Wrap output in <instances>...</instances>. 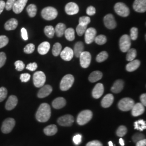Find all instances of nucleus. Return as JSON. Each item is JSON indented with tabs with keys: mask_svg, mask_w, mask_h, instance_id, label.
<instances>
[{
	"mask_svg": "<svg viewBox=\"0 0 146 146\" xmlns=\"http://www.w3.org/2000/svg\"><path fill=\"white\" fill-rule=\"evenodd\" d=\"M15 125V121L13 118L6 119L2 123L1 131L3 133L8 134L11 133Z\"/></svg>",
	"mask_w": 146,
	"mask_h": 146,
	"instance_id": "9",
	"label": "nucleus"
},
{
	"mask_svg": "<svg viewBox=\"0 0 146 146\" xmlns=\"http://www.w3.org/2000/svg\"><path fill=\"white\" fill-rule=\"evenodd\" d=\"M96 31L94 28H87L84 33V40L87 44H91L94 41V39L96 35Z\"/></svg>",
	"mask_w": 146,
	"mask_h": 146,
	"instance_id": "11",
	"label": "nucleus"
},
{
	"mask_svg": "<svg viewBox=\"0 0 146 146\" xmlns=\"http://www.w3.org/2000/svg\"><path fill=\"white\" fill-rule=\"evenodd\" d=\"M127 132V129L125 125H121L116 131V134L119 137H123L125 135Z\"/></svg>",
	"mask_w": 146,
	"mask_h": 146,
	"instance_id": "40",
	"label": "nucleus"
},
{
	"mask_svg": "<svg viewBox=\"0 0 146 146\" xmlns=\"http://www.w3.org/2000/svg\"><path fill=\"white\" fill-rule=\"evenodd\" d=\"M132 40L135 41L138 37V29L136 27H133L131 29V35L129 36Z\"/></svg>",
	"mask_w": 146,
	"mask_h": 146,
	"instance_id": "44",
	"label": "nucleus"
},
{
	"mask_svg": "<svg viewBox=\"0 0 146 146\" xmlns=\"http://www.w3.org/2000/svg\"><path fill=\"white\" fill-rule=\"evenodd\" d=\"M87 29V26H82V25L78 24V26L76 28V33L78 36H82L84 34Z\"/></svg>",
	"mask_w": 146,
	"mask_h": 146,
	"instance_id": "42",
	"label": "nucleus"
},
{
	"mask_svg": "<svg viewBox=\"0 0 146 146\" xmlns=\"http://www.w3.org/2000/svg\"><path fill=\"white\" fill-rule=\"evenodd\" d=\"M94 41L99 45H103L107 42V38L104 35H100L95 37Z\"/></svg>",
	"mask_w": 146,
	"mask_h": 146,
	"instance_id": "39",
	"label": "nucleus"
},
{
	"mask_svg": "<svg viewBox=\"0 0 146 146\" xmlns=\"http://www.w3.org/2000/svg\"><path fill=\"white\" fill-rule=\"evenodd\" d=\"M81 66L84 68L88 67L91 62V54L88 52H83L80 56Z\"/></svg>",
	"mask_w": 146,
	"mask_h": 146,
	"instance_id": "10",
	"label": "nucleus"
},
{
	"mask_svg": "<svg viewBox=\"0 0 146 146\" xmlns=\"http://www.w3.org/2000/svg\"><path fill=\"white\" fill-rule=\"evenodd\" d=\"M131 38L128 35H123L121 37L119 41L120 50L122 52H127L131 47Z\"/></svg>",
	"mask_w": 146,
	"mask_h": 146,
	"instance_id": "8",
	"label": "nucleus"
},
{
	"mask_svg": "<svg viewBox=\"0 0 146 146\" xmlns=\"http://www.w3.org/2000/svg\"><path fill=\"white\" fill-rule=\"evenodd\" d=\"M16 0H7L5 3V8L7 11H11L13 9V7Z\"/></svg>",
	"mask_w": 146,
	"mask_h": 146,
	"instance_id": "48",
	"label": "nucleus"
},
{
	"mask_svg": "<svg viewBox=\"0 0 146 146\" xmlns=\"http://www.w3.org/2000/svg\"><path fill=\"white\" fill-rule=\"evenodd\" d=\"M78 22L81 25L87 26V25L90 22V19L88 16H82L79 19Z\"/></svg>",
	"mask_w": 146,
	"mask_h": 146,
	"instance_id": "41",
	"label": "nucleus"
},
{
	"mask_svg": "<svg viewBox=\"0 0 146 146\" xmlns=\"http://www.w3.org/2000/svg\"><path fill=\"white\" fill-rule=\"evenodd\" d=\"M102 76H103L102 73H101L100 71L99 70L94 71L89 76V81L92 83L96 82V81H98L100 80H101L102 78Z\"/></svg>",
	"mask_w": 146,
	"mask_h": 146,
	"instance_id": "27",
	"label": "nucleus"
},
{
	"mask_svg": "<svg viewBox=\"0 0 146 146\" xmlns=\"http://www.w3.org/2000/svg\"><path fill=\"white\" fill-rule=\"evenodd\" d=\"M73 140L76 145H78L82 141V135L81 134H76L74 136Z\"/></svg>",
	"mask_w": 146,
	"mask_h": 146,
	"instance_id": "52",
	"label": "nucleus"
},
{
	"mask_svg": "<svg viewBox=\"0 0 146 146\" xmlns=\"http://www.w3.org/2000/svg\"><path fill=\"white\" fill-rule=\"evenodd\" d=\"M18 26V21L15 19H11L7 21L5 25V28L7 31L14 30Z\"/></svg>",
	"mask_w": 146,
	"mask_h": 146,
	"instance_id": "28",
	"label": "nucleus"
},
{
	"mask_svg": "<svg viewBox=\"0 0 146 146\" xmlns=\"http://www.w3.org/2000/svg\"><path fill=\"white\" fill-rule=\"evenodd\" d=\"M74 82V78L71 74H67L63 76L60 82V89L62 91H67L70 88Z\"/></svg>",
	"mask_w": 146,
	"mask_h": 146,
	"instance_id": "4",
	"label": "nucleus"
},
{
	"mask_svg": "<svg viewBox=\"0 0 146 146\" xmlns=\"http://www.w3.org/2000/svg\"><path fill=\"white\" fill-rule=\"evenodd\" d=\"M119 143L121 146H125V141L122 138H120L119 140Z\"/></svg>",
	"mask_w": 146,
	"mask_h": 146,
	"instance_id": "60",
	"label": "nucleus"
},
{
	"mask_svg": "<svg viewBox=\"0 0 146 146\" xmlns=\"http://www.w3.org/2000/svg\"><path fill=\"white\" fill-rule=\"evenodd\" d=\"M46 80V75L42 71H38L34 73L33 75V82L37 88H40L44 86Z\"/></svg>",
	"mask_w": 146,
	"mask_h": 146,
	"instance_id": "6",
	"label": "nucleus"
},
{
	"mask_svg": "<svg viewBox=\"0 0 146 146\" xmlns=\"http://www.w3.org/2000/svg\"><path fill=\"white\" fill-rule=\"evenodd\" d=\"M140 101L141 103L145 107L146 106V94H142L140 96Z\"/></svg>",
	"mask_w": 146,
	"mask_h": 146,
	"instance_id": "57",
	"label": "nucleus"
},
{
	"mask_svg": "<svg viewBox=\"0 0 146 146\" xmlns=\"http://www.w3.org/2000/svg\"><path fill=\"white\" fill-rule=\"evenodd\" d=\"M135 102L132 99L129 98H125L119 101L118 107L121 110L127 111L131 110Z\"/></svg>",
	"mask_w": 146,
	"mask_h": 146,
	"instance_id": "5",
	"label": "nucleus"
},
{
	"mask_svg": "<svg viewBox=\"0 0 146 146\" xmlns=\"http://www.w3.org/2000/svg\"><path fill=\"white\" fill-rule=\"evenodd\" d=\"M58 11L52 7H47L41 11L42 17L46 20L51 21L58 16Z\"/></svg>",
	"mask_w": 146,
	"mask_h": 146,
	"instance_id": "2",
	"label": "nucleus"
},
{
	"mask_svg": "<svg viewBox=\"0 0 146 146\" xmlns=\"http://www.w3.org/2000/svg\"><path fill=\"white\" fill-rule=\"evenodd\" d=\"M64 34L65 35L66 38L69 41H72L74 40L75 38V31L72 28H69L66 29Z\"/></svg>",
	"mask_w": 146,
	"mask_h": 146,
	"instance_id": "32",
	"label": "nucleus"
},
{
	"mask_svg": "<svg viewBox=\"0 0 146 146\" xmlns=\"http://www.w3.org/2000/svg\"><path fill=\"white\" fill-rule=\"evenodd\" d=\"M8 91L5 87L0 88V102H2L7 96Z\"/></svg>",
	"mask_w": 146,
	"mask_h": 146,
	"instance_id": "45",
	"label": "nucleus"
},
{
	"mask_svg": "<svg viewBox=\"0 0 146 146\" xmlns=\"http://www.w3.org/2000/svg\"><path fill=\"white\" fill-rule=\"evenodd\" d=\"M124 87V82L122 80H117L113 84L111 88V91L114 93H119Z\"/></svg>",
	"mask_w": 146,
	"mask_h": 146,
	"instance_id": "23",
	"label": "nucleus"
},
{
	"mask_svg": "<svg viewBox=\"0 0 146 146\" xmlns=\"http://www.w3.org/2000/svg\"><path fill=\"white\" fill-rule=\"evenodd\" d=\"M126 55V60L128 61H131L135 60L136 57V50L134 48H130L127 52Z\"/></svg>",
	"mask_w": 146,
	"mask_h": 146,
	"instance_id": "35",
	"label": "nucleus"
},
{
	"mask_svg": "<svg viewBox=\"0 0 146 146\" xmlns=\"http://www.w3.org/2000/svg\"><path fill=\"white\" fill-rule=\"evenodd\" d=\"M145 136L141 133H136L134 135L132 136V139L134 142H137L142 139H144Z\"/></svg>",
	"mask_w": 146,
	"mask_h": 146,
	"instance_id": "49",
	"label": "nucleus"
},
{
	"mask_svg": "<svg viewBox=\"0 0 146 146\" xmlns=\"http://www.w3.org/2000/svg\"><path fill=\"white\" fill-rule=\"evenodd\" d=\"M108 144H109V146H113V143H112L111 141H110V142H108Z\"/></svg>",
	"mask_w": 146,
	"mask_h": 146,
	"instance_id": "61",
	"label": "nucleus"
},
{
	"mask_svg": "<svg viewBox=\"0 0 146 146\" xmlns=\"http://www.w3.org/2000/svg\"><path fill=\"white\" fill-rule=\"evenodd\" d=\"M44 32L48 37L51 38L54 36L55 29L52 26H47L44 28Z\"/></svg>",
	"mask_w": 146,
	"mask_h": 146,
	"instance_id": "36",
	"label": "nucleus"
},
{
	"mask_svg": "<svg viewBox=\"0 0 146 146\" xmlns=\"http://www.w3.org/2000/svg\"><path fill=\"white\" fill-rule=\"evenodd\" d=\"M21 36L22 38L25 40L27 41L28 39V33L26 29L25 28H22L21 29Z\"/></svg>",
	"mask_w": 146,
	"mask_h": 146,
	"instance_id": "56",
	"label": "nucleus"
},
{
	"mask_svg": "<svg viewBox=\"0 0 146 146\" xmlns=\"http://www.w3.org/2000/svg\"><path fill=\"white\" fill-rule=\"evenodd\" d=\"M34 50H35V46L33 43L27 44L24 48V52L28 54L33 53L34 52Z\"/></svg>",
	"mask_w": 146,
	"mask_h": 146,
	"instance_id": "43",
	"label": "nucleus"
},
{
	"mask_svg": "<svg viewBox=\"0 0 146 146\" xmlns=\"http://www.w3.org/2000/svg\"><path fill=\"white\" fill-rule=\"evenodd\" d=\"M31 78V75L28 73H23L20 75V80L22 82H27Z\"/></svg>",
	"mask_w": 146,
	"mask_h": 146,
	"instance_id": "50",
	"label": "nucleus"
},
{
	"mask_svg": "<svg viewBox=\"0 0 146 146\" xmlns=\"http://www.w3.org/2000/svg\"><path fill=\"white\" fill-rule=\"evenodd\" d=\"M133 9L138 13L146 12V0H135L133 3Z\"/></svg>",
	"mask_w": 146,
	"mask_h": 146,
	"instance_id": "15",
	"label": "nucleus"
},
{
	"mask_svg": "<svg viewBox=\"0 0 146 146\" xmlns=\"http://www.w3.org/2000/svg\"><path fill=\"white\" fill-rule=\"evenodd\" d=\"M134 128L135 129L138 131H142L146 129V121L143 120H139L134 122Z\"/></svg>",
	"mask_w": 146,
	"mask_h": 146,
	"instance_id": "33",
	"label": "nucleus"
},
{
	"mask_svg": "<svg viewBox=\"0 0 146 146\" xmlns=\"http://www.w3.org/2000/svg\"><path fill=\"white\" fill-rule=\"evenodd\" d=\"M140 66V61L138 60H134L128 63L125 67L127 71L132 72L136 70Z\"/></svg>",
	"mask_w": 146,
	"mask_h": 146,
	"instance_id": "25",
	"label": "nucleus"
},
{
	"mask_svg": "<svg viewBox=\"0 0 146 146\" xmlns=\"http://www.w3.org/2000/svg\"><path fill=\"white\" fill-rule=\"evenodd\" d=\"M16 69L17 71H22L25 68V64L22 61H17L15 62Z\"/></svg>",
	"mask_w": 146,
	"mask_h": 146,
	"instance_id": "47",
	"label": "nucleus"
},
{
	"mask_svg": "<svg viewBox=\"0 0 146 146\" xmlns=\"http://www.w3.org/2000/svg\"><path fill=\"white\" fill-rule=\"evenodd\" d=\"M60 55L61 56V58H62L63 60L66 61H69L73 58L74 56V52L72 48L66 47L61 51Z\"/></svg>",
	"mask_w": 146,
	"mask_h": 146,
	"instance_id": "17",
	"label": "nucleus"
},
{
	"mask_svg": "<svg viewBox=\"0 0 146 146\" xmlns=\"http://www.w3.org/2000/svg\"><path fill=\"white\" fill-rule=\"evenodd\" d=\"M93 117V113L90 110L81 111L77 117V122L79 125H83L89 122Z\"/></svg>",
	"mask_w": 146,
	"mask_h": 146,
	"instance_id": "3",
	"label": "nucleus"
},
{
	"mask_svg": "<svg viewBox=\"0 0 146 146\" xmlns=\"http://www.w3.org/2000/svg\"><path fill=\"white\" fill-rule=\"evenodd\" d=\"M62 51V46L60 43H56L53 46L52 49V53L54 56H58L60 54Z\"/></svg>",
	"mask_w": 146,
	"mask_h": 146,
	"instance_id": "37",
	"label": "nucleus"
},
{
	"mask_svg": "<svg viewBox=\"0 0 146 146\" xmlns=\"http://www.w3.org/2000/svg\"><path fill=\"white\" fill-rule=\"evenodd\" d=\"M5 2L2 0H0V14L2 13L5 8Z\"/></svg>",
	"mask_w": 146,
	"mask_h": 146,
	"instance_id": "59",
	"label": "nucleus"
},
{
	"mask_svg": "<svg viewBox=\"0 0 146 146\" xmlns=\"http://www.w3.org/2000/svg\"><path fill=\"white\" fill-rule=\"evenodd\" d=\"M104 93V86L103 84H96L92 91V96L94 99H99Z\"/></svg>",
	"mask_w": 146,
	"mask_h": 146,
	"instance_id": "19",
	"label": "nucleus"
},
{
	"mask_svg": "<svg viewBox=\"0 0 146 146\" xmlns=\"http://www.w3.org/2000/svg\"><path fill=\"white\" fill-rule=\"evenodd\" d=\"M9 39L5 35L0 36V48L5 47L8 43Z\"/></svg>",
	"mask_w": 146,
	"mask_h": 146,
	"instance_id": "46",
	"label": "nucleus"
},
{
	"mask_svg": "<svg viewBox=\"0 0 146 146\" xmlns=\"http://www.w3.org/2000/svg\"><path fill=\"white\" fill-rule=\"evenodd\" d=\"M114 100V98L112 94H107L101 101V106L104 108H108L113 104Z\"/></svg>",
	"mask_w": 146,
	"mask_h": 146,
	"instance_id": "22",
	"label": "nucleus"
},
{
	"mask_svg": "<svg viewBox=\"0 0 146 146\" xmlns=\"http://www.w3.org/2000/svg\"><path fill=\"white\" fill-rule=\"evenodd\" d=\"M18 103V99L15 95H11L5 104V109L7 110H11L14 109Z\"/></svg>",
	"mask_w": 146,
	"mask_h": 146,
	"instance_id": "21",
	"label": "nucleus"
},
{
	"mask_svg": "<svg viewBox=\"0 0 146 146\" xmlns=\"http://www.w3.org/2000/svg\"><path fill=\"white\" fill-rule=\"evenodd\" d=\"M104 26L110 29H114L117 26L114 16L111 14H108L104 18Z\"/></svg>",
	"mask_w": 146,
	"mask_h": 146,
	"instance_id": "12",
	"label": "nucleus"
},
{
	"mask_svg": "<svg viewBox=\"0 0 146 146\" xmlns=\"http://www.w3.org/2000/svg\"><path fill=\"white\" fill-rule=\"evenodd\" d=\"M84 43L81 41L78 42L74 47V55H75L76 58H79L81 54L84 52Z\"/></svg>",
	"mask_w": 146,
	"mask_h": 146,
	"instance_id": "29",
	"label": "nucleus"
},
{
	"mask_svg": "<svg viewBox=\"0 0 146 146\" xmlns=\"http://www.w3.org/2000/svg\"><path fill=\"white\" fill-rule=\"evenodd\" d=\"M52 88L50 85H44L40 89L37 93V96L39 98H44L51 94L52 92Z\"/></svg>",
	"mask_w": 146,
	"mask_h": 146,
	"instance_id": "18",
	"label": "nucleus"
},
{
	"mask_svg": "<svg viewBox=\"0 0 146 146\" xmlns=\"http://www.w3.org/2000/svg\"><path fill=\"white\" fill-rule=\"evenodd\" d=\"M145 106L141 103L135 104L131 109V114L133 116H139L142 115L145 111Z\"/></svg>",
	"mask_w": 146,
	"mask_h": 146,
	"instance_id": "20",
	"label": "nucleus"
},
{
	"mask_svg": "<svg viewBox=\"0 0 146 146\" xmlns=\"http://www.w3.org/2000/svg\"><path fill=\"white\" fill-rule=\"evenodd\" d=\"M86 146H103L102 143L98 140L90 141L86 145Z\"/></svg>",
	"mask_w": 146,
	"mask_h": 146,
	"instance_id": "55",
	"label": "nucleus"
},
{
	"mask_svg": "<svg viewBox=\"0 0 146 146\" xmlns=\"http://www.w3.org/2000/svg\"><path fill=\"white\" fill-rule=\"evenodd\" d=\"M43 131L46 135H54L58 132V128L55 125H50L44 128Z\"/></svg>",
	"mask_w": 146,
	"mask_h": 146,
	"instance_id": "30",
	"label": "nucleus"
},
{
	"mask_svg": "<svg viewBox=\"0 0 146 146\" xmlns=\"http://www.w3.org/2000/svg\"><path fill=\"white\" fill-rule=\"evenodd\" d=\"M28 0H16L13 7V11L15 14H20L24 9Z\"/></svg>",
	"mask_w": 146,
	"mask_h": 146,
	"instance_id": "16",
	"label": "nucleus"
},
{
	"mask_svg": "<svg viewBox=\"0 0 146 146\" xmlns=\"http://www.w3.org/2000/svg\"><path fill=\"white\" fill-rule=\"evenodd\" d=\"M37 68V64L36 62L31 63H29L27 66L26 69L28 70H29L31 71H35L36 70Z\"/></svg>",
	"mask_w": 146,
	"mask_h": 146,
	"instance_id": "53",
	"label": "nucleus"
},
{
	"mask_svg": "<svg viewBox=\"0 0 146 146\" xmlns=\"http://www.w3.org/2000/svg\"><path fill=\"white\" fill-rule=\"evenodd\" d=\"M37 11L36 6L34 4L29 5L27 8V11L31 17H34L36 16Z\"/></svg>",
	"mask_w": 146,
	"mask_h": 146,
	"instance_id": "34",
	"label": "nucleus"
},
{
	"mask_svg": "<svg viewBox=\"0 0 146 146\" xmlns=\"http://www.w3.org/2000/svg\"><path fill=\"white\" fill-rule=\"evenodd\" d=\"M65 11L69 15H74L79 11L78 5L74 2H69L65 7Z\"/></svg>",
	"mask_w": 146,
	"mask_h": 146,
	"instance_id": "14",
	"label": "nucleus"
},
{
	"mask_svg": "<svg viewBox=\"0 0 146 146\" xmlns=\"http://www.w3.org/2000/svg\"><path fill=\"white\" fill-rule=\"evenodd\" d=\"M86 13L89 16L94 15L96 13V9L93 6H89L86 10Z\"/></svg>",
	"mask_w": 146,
	"mask_h": 146,
	"instance_id": "54",
	"label": "nucleus"
},
{
	"mask_svg": "<svg viewBox=\"0 0 146 146\" xmlns=\"http://www.w3.org/2000/svg\"><path fill=\"white\" fill-rule=\"evenodd\" d=\"M66 104V101L63 98L59 97L56 98L52 102V106L53 108L56 110L62 108Z\"/></svg>",
	"mask_w": 146,
	"mask_h": 146,
	"instance_id": "24",
	"label": "nucleus"
},
{
	"mask_svg": "<svg viewBox=\"0 0 146 146\" xmlns=\"http://www.w3.org/2000/svg\"><path fill=\"white\" fill-rule=\"evenodd\" d=\"M50 48V44L48 42H42L38 47L37 51L41 55H46Z\"/></svg>",
	"mask_w": 146,
	"mask_h": 146,
	"instance_id": "26",
	"label": "nucleus"
},
{
	"mask_svg": "<svg viewBox=\"0 0 146 146\" xmlns=\"http://www.w3.org/2000/svg\"><path fill=\"white\" fill-rule=\"evenodd\" d=\"M51 116V108L49 104L43 103L40 106L36 113V118L38 122H46Z\"/></svg>",
	"mask_w": 146,
	"mask_h": 146,
	"instance_id": "1",
	"label": "nucleus"
},
{
	"mask_svg": "<svg viewBox=\"0 0 146 146\" xmlns=\"http://www.w3.org/2000/svg\"><path fill=\"white\" fill-rule=\"evenodd\" d=\"M6 59L7 58L5 53L3 52H0V68L2 67L5 65Z\"/></svg>",
	"mask_w": 146,
	"mask_h": 146,
	"instance_id": "51",
	"label": "nucleus"
},
{
	"mask_svg": "<svg viewBox=\"0 0 146 146\" xmlns=\"http://www.w3.org/2000/svg\"><path fill=\"white\" fill-rule=\"evenodd\" d=\"M115 13L122 17H127L130 14L129 8L122 2H117L114 6Z\"/></svg>",
	"mask_w": 146,
	"mask_h": 146,
	"instance_id": "7",
	"label": "nucleus"
},
{
	"mask_svg": "<svg viewBox=\"0 0 146 146\" xmlns=\"http://www.w3.org/2000/svg\"><path fill=\"white\" fill-rule=\"evenodd\" d=\"M55 29V34H56L58 37L62 36L64 34L65 31L66 29V25L62 23H59L56 25Z\"/></svg>",
	"mask_w": 146,
	"mask_h": 146,
	"instance_id": "31",
	"label": "nucleus"
},
{
	"mask_svg": "<svg viewBox=\"0 0 146 146\" xmlns=\"http://www.w3.org/2000/svg\"><path fill=\"white\" fill-rule=\"evenodd\" d=\"M108 58V54L107 52L103 51L100 52L99 54L97 55L96 60L98 62L101 63L106 61Z\"/></svg>",
	"mask_w": 146,
	"mask_h": 146,
	"instance_id": "38",
	"label": "nucleus"
},
{
	"mask_svg": "<svg viewBox=\"0 0 146 146\" xmlns=\"http://www.w3.org/2000/svg\"><path fill=\"white\" fill-rule=\"evenodd\" d=\"M146 140L145 139L136 142V146H146Z\"/></svg>",
	"mask_w": 146,
	"mask_h": 146,
	"instance_id": "58",
	"label": "nucleus"
},
{
	"mask_svg": "<svg viewBox=\"0 0 146 146\" xmlns=\"http://www.w3.org/2000/svg\"><path fill=\"white\" fill-rule=\"evenodd\" d=\"M74 119L72 115H65L58 119V123L60 125L64 127H69L73 125Z\"/></svg>",
	"mask_w": 146,
	"mask_h": 146,
	"instance_id": "13",
	"label": "nucleus"
}]
</instances>
